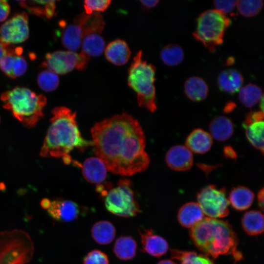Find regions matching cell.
I'll use <instances>...</instances> for the list:
<instances>
[{
    "label": "cell",
    "instance_id": "8",
    "mask_svg": "<svg viewBox=\"0 0 264 264\" xmlns=\"http://www.w3.org/2000/svg\"><path fill=\"white\" fill-rule=\"evenodd\" d=\"M197 199L203 212L209 218H224L229 214V202L224 187L219 189L215 185H207L199 191Z\"/></svg>",
    "mask_w": 264,
    "mask_h": 264
},
{
    "label": "cell",
    "instance_id": "44",
    "mask_svg": "<svg viewBox=\"0 0 264 264\" xmlns=\"http://www.w3.org/2000/svg\"><path fill=\"white\" fill-rule=\"evenodd\" d=\"M50 202V200L47 198H44L42 200L41 205L44 209H47L49 205Z\"/></svg>",
    "mask_w": 264,
    "mask_h": 264
},
{
    "label": "cell",
    "instance_id": "25",
    "mask_svg": "<svg viewBox=\"0 0 264 264\" xmlns=\"http://www.w3.org/2000/svg\"><path fill=\"white\" fill-rule=\"evenodd\" d=\"M101 34L93 32L86 35L82 40L80 53L89 59L100 55L105 49V40Z\"/></svg>",
    "mask_w": 264,
    "mask_h": 264
},
{
    "label": "cell",
    "instance_id": "29",
    "mask_svg": "<svg viewBox=\"0 0 264 264\" xmlns=\"http://www.w3.org/2000/svg\"><path fill=\"white\" fill-rule=\"evenodd\" d=\"M245 128L248 141L264 156V120L252 123Z\"/></svg>",
    "mask_w": 264,
    "mask_h": 264
},
{
    "label": "cell",
    "instance_id": "33",
    "mask_svg": "<svg viewBox=\"0 0 264 264\" xmlns=\"http://www.w3.org/2000/svg\"><path fill=\"white\" fill-rule=\"evenodd\" d=\"M37 80L39 87L45 92L55 90L59 84L58 75L48 69L44 70L39 73Z\"/></svg>",
    "mask_w": 264,
    "mask_h": 264
},
{
    "label": "cell",
    "instance_id": "20",
    "mask_svg": "<svg viewBox=\"0 0 264 264\" xmlns=\"http://www.w3.org/2000/svg\"><path fill=\"white\" fill-rule=\"evenodd\" d=\"M243 80V77L239 71L234 69H228L220 73L217 82L221 91L233 94L240 90Z\"/></svg>",
    "mask_w": 264,
    "mask_h": 264
},
{
    "label": "cell",
    "instance_id": "22",
    "mask_svg": "<svg viewBox=\"0 0 264 264\" xmlns=\"http://www.w3.org/2000/svg\"><path fill=\"white\" fill-rule=\"evenodd\" d=\"M212 138L224 141L229 139L234 132V125L231 120L224 116H218L212 120L209 125Z\"/></svg>",
    "mask_w": 264,
    "mask_h": 264
},
{
    "label": "cell",
    "instance_id": "10",
    "mask_svg": "<svg viewBox=\"0 0 264 264\" xmlns=\"http://www.w3.org/2000/svg\"><path fill=\"white\" fill-rule=\"evenodd\" d=\"M29 35L28 16L25 12L15 15L0 26V42L7 46L25 42Z\"/></svg>",
    "mask_w": 264,
    "mask_h": 264
},
{
    "label": "cell",
    "instance_id": "6",
    "mask_svg": "<svg viewBox=\"0 0 264 264\" xmlns=\"http://www.w3.org/2000/svg\"><path fill=\"white\" fill-rule=\"evenodd\" d=\"M231 24L225 14L217 9L201 13L197 19V27L193 36L210 52L222 44L225 32Z\"/></svg>",
    "mask_w": 264,
    "mask_h": 264
},
{
    "label": "cell",
    "instance_id": "26",
    "mask_svg": "<svg viewBox=\"0 0 264 264\" xmlns=\"http://www.w3.org/2000/svg\"><path fill=\"white\" fill-rule=\"evenodd\" d=\"M58 0H26L20 3V5L31 14L50 19L55 14L56 3Z\"/></svg>",
    "mask_w": 264,
    "mask_h": 264
},
{
    "label": "cell",
    "instance_id": "16",
    "mask_svg": "<svg viewBox=\"0 0 264 264\" xmlns=\"http://www.w3.org/2000/svg\"><path fill=\"white\" fill-rule=\"evenodd\" d=\"M82 174L86 180L91 183L100 184L107 177V167L104 162L97 156L88 158L80 166Z\"/></svg>",
    "mask_w": 264,
    "mask_h": 264
},
{
    "label": "cell",
    "instance_id": "38",
    "mask_svg": "<svg viewBox=\"0 0 264 264\" xmlns=\"http://www.w3.org/2000/svg\"><path fill=\"white\" fill-rule=\"evenodd\" d=\"M264 120V114L261 110L251 111L247 114L243 126L245 128L252 123Z\"/></svg>",
    "mask_w": 264,
    "mask_h": 264
},
{
    "label": "cell",
    "instance_id": "21",
    "mask_svg": "<svg viewBox=\"0 0 264 264\" xmlns=\"http://www.w3.org/2000/svg\"><path fill=\"white\" fill-rule=\"evenodd\" d=\"M254 198V193L249 188L243 186H238L231 190L228 199L235 209L243 211L251 206Z\"/></svg>",
    "mask_w": 264,
    "mask_h": 264
},
{
    "label": "cell",
    "instance_id": "28",
    "mask_svg": "<svg viewBox=\"0 0 264 264\" xmlns=\"http://www.w3.org/2000/svg\"><path fill=\"white\" fill-rule=\"evenodd\" d=\"M136 248V242L132 237L121 236L115 242L113 252L119 259L127 261L135 257Z\"/></svg>",
    "mask_w": 264,
    "mask_h": 264
},
{
    "label": "cell",
    "instance_id": "12",
    "mask_svg": "<svg viewBox=\"0 0 264 264\" xmlns=\"http://www.w3.org/2000/svg\"><path fill=\"white\" fill-rule=\"evenodd\" d=\"M46 210L54 220L66 222L76 220L81 213V209L76 203L66 199L50 200Z\"/></svg>",
    "mask_w": 264,
    "mask_h": 264
},
{
    "label": "cell",
    "instance_id": "18",
    "mask_svg": "<svg viewBox=\"0 0 264 264\" xmlns=\"http://www.w3.org/2000/svg\"><path fill=\"white\" fill-rule=\"evenodd\" d=\"M211 134L201 129L193 130L187 136L186 146L196 154H203L211 149L213 144Z\"/></svg>",
    "mask_w": 264,
    "mask_h": 264
},
{
    "label": "cell",
    "instance_id": "19",
    "mask_svg": "<svg viewBox=\"0 0 264 264\" xmlns=\"http://www.w3.org/2000/svg\"><path fill=\"white\" fill-rule=\"evenodd\" d=\"M204 214L198 203L189 202L179 209L177 219L182 226L191 228L204 218Z\"/></svg>",
    "mask_w": 264,
    "mask_h": 264
},
{
    "label": "cell",
    "instance_id": "31",
    "mask_svg": "<svg viewBox=\"0 0 264 264\" xmlns=\"http://www.w3.org/2000/svg\"><path fill=\"white\" fill-rule=\"evenodd\" d=\"M182 48L176 44H169L165 46L160 51V59L162 62L169 66L180 64L184 59Z\"/></svg>",
    "mask_w": 264,
    "mask_h": 264
},
{
    "label": "cell",
    "instance_id": "4",
    "mask_svg": "<svg viewBox=\"0 0 264 264\" xmlns=\"http://www.w3.org/2000/svg\"><path fill=\"white\" fill-rule=\"evenodd\" d=\"M0 99L3 108L10 110L15 118L28 128L35 126L43 117L47 102L44 95L23 87H16L3 92Z\"/></svg>",
    "mask_w": 264,
    "mask_h": 264
},
{
    "label": "cell",
    "instance_id": "17",
    "mask_svg": "<svg viewBox=\"0 0 264 264\" xmlns=\"http://www.w3.org/2000/svg\"><path fill=\"white\" fill-rule=\"evenodd\" d=\"M107 60L116 66H122L129 61L131 51L126 42L117 39L111 42L104 50Z\"/></svg>",
    "mask_w": 264,
    "mask_h": 264
},
{
    "label": "cell",
    "instance_id": "46",
    "mask_svg": "<svg viewBox=\"0 0 264 264\" xmlns=\"http://www.w3.org/2000/svg\"><path fill=\"white\" fill-rule=\"evenodd\" d=\"M260 108L261 110V111L263 112V113L264 114V94L263 95L261 100H260Z\"/></svg>",
    "mask_w": 264,
    "mask_h": 264
},
{
    "label": "cell",
    "instance_id": "1",
    "mask_svg": "<svg viewBox=\"0 0 264 264\" xmlns=\"http://www.w3.org/2000/svg\"><path fill=\"white\" fill-rule=\"evenodd\" d=\"M90 132L96 156L111 173L131 176L148 167L145 134L132 115L123 113L105 119L96 123Z\"/></svg>",
    "mask_w": 264,
    "mask_h": 264
},
{
    "label": "cell",
    "instance_id": "41",
    "mask_svg": "<svg viewBox=\"0 0 264 264\" xmlns=\"http://www.w3.org/2000/svg\"><path fill=\"white\" fill-rule=\"evenodd\" d=\"M257 199L259 207L264 212V186L258 192Z\"/></svg>",
    "mask_w": 264,
    "mask_h": 264
},
{
    "label": "cell",
    "instance_id": "9",
    "mask_svg": "<svg viewBox=\"0 0 264 264\" xmlns=\"http://www.w3.org/2000/svg\"><path fill=\"white\" fill-rule=\"evenodd\" d=\"M89 59L81 53L70 50H59L47 53L41 66L57 75H63L74 69L83 70L87 68Z\"/></svg>",
    "mask_w": 264,
    "mask_h": 264
},
{
    "label": "cell",
    "instance_id": "24",
    "mask_svg": "<svg viewBox=\"0 0 264 264\" xmlns=\"http://www.w3.org/2000/svg\"><path fill=\"white\" fill-rule=\"evenodd\" d=\"M184 92L191 101L199 102L207 96L209 88L205 81L198 76L189 77L184 85Z\"/></svg>",
    "mask_w": 264,
    "mask_h": 264
},
{
    "label": "cell",
    "instance_id": "43",
    "mask_svg": "<svg viewBox=\"0 0 264 264\" xmlns=\"http://www.w3.org/2000/svg\"><path fill=\"white\" fill-rule=\"evenodd\" d=\"M8 46L0 42V62L7 53Z\"/></svg>",
    "mask_w": 264,
    "mask_h": 264
},
{
    "label": "cell",
    "instance_id": "40",
    "mask_svg": "<svg viewBox=\"0 0 264 264\" xmlns=\"http://www.w3.org/2000/svg\"><path fill=\"white\" fill-rule=\"evenodd\" d=\"M223 153L226 157L228 158L235 159L237 157L236 152L233 148L230 146H226L224 147Z\"/></svg>",
    "mask_w": 264,
    "mask_h": 264
},
{
    "label": "cell",
    "instance_id": "11",
    "mask_svg": "<svg viewBox=\"0 0 264 264\" xmlns=\"http://www.w3.org/2000/svg\"><path fill=\"white\" fill-rule=\"evenodd\" d=\"M21 47H9L0 62V68L7 77L15 79L23 75L27 69V62L22 55Z\"/></svg>",
    "mask_w": 264,
    "mask_h": 264
},
{
    "label": "cell",
    "instance_id": "5",
    "mask_svg": "<svg viewBox=\"0 0 264 264\" xmlns=\"http://www.w3.org/2000/svg\"><path fill=\"white\" fill-rule=\"evenodd\" d=\"M155 72L154 66L143 60L141 50L134 56L128 70V84L136 93L138 105L152 112L157 109Z\"/></svg>",
    "mask_w": 264,
    "mask_h": 264
},
{
    "label": "cell",
    "instance_id": "23",
    "mask_svg": "<svg viewBox=\"0 0 264 264\" xmlns=\"http://www.w3.org/2000/svg\"><path fill=\"white\" fill-rule=\"evenodd\" d=\"M244 232L249 236H257L264 232V214L259 210L246 212L242 219Z\"/></svg>",
    "mask_w": 264,
    "mask_h": 264
},
{
    "label": "cell",
    "instance_id": "13",
    "mask_svg": "<svg viewBox=\"0 0 264 264\" xmlns=\"http://www.w3.org/2000/svg\"><path fill=\"white\" fill-rule=\"evenodd\" d=\"M165 161L171 169L183 172L190 170L192 167L193 156L191 151L186 146L176 145L167 151Z\"/></svg>",
    "mask_w": 264,
    "mask_h": 264
},
{
    "label": "cell",
    "instance_id": "39",
    "mask_svg": "<svg viewBox=\"0 0 264 264\" xmlns=\"http://www.w3.org/2000/svg\"><path fill=\"white\" fill-rule=\"evenodd\" d=\"M10 11V7L7 0H0V22L5 21Z\"/></svg>",
    "mask_w": 264,
    "mask_h": 264
},
{
    "label": "cell",
    "instance_id": "32",
    "mask_svg": "<svg viewBox=\"0 0 264 264\" xmlns=\"http://www.w3.org/2000/svg\"><path fill=\"white\" fill-rule=\"evenodd\" d=\"M240 101L247 108H251L261 100L263 96L261 88L256 85L249 84L240 89Z\"/></svg>",
    "mask_w": 264,
    "mask_h": 264
},
{
    "label": "cell",
    "instance_id": "15",
    "mask_svg": "<svg viewBox=\"0 0 264 264\" xmlns=\"http://www.w3.org/2000/svg\"><path fill=\"white\" fill-rule=\"evenodd\" d=\"M140 234L144 252L156 257H160L166 253L169 246L164 238L154 234L152 229L144 230Z\"/></svg>",
    "mask_w": 264,
    "mask_h": 264
},
{
    "label": "cell",
    "instance_id": "27",
    "mask_svg": "<svg viewBox=\"0 0 264 264\" xmlns=\"http://www.w3.org/2000/svg\"><path fill=\"white\" fill-rule=\"evenodd\" d=\"M94 240L100 244H108L113 240L115 229L113 224L107 220L96 222L91 230Z\"/></svg>",
    "mask_w": 264,
    "mask_h": 264
},
{
    "label": "cell",
    "instance_id": "3",
    "mask_svg": "<svg viewBox=\"0 0 264 264\" xmlns=\"http://www.w3.org/2000/svg\"><path fill=\"white\" fill-rule=\"evenodd\" d=\"M189 233L196 246L208 256L216 259L220 255H231L235 263L242 259L237 248V234L227 221L203 218L191 228Z\"/></svg>",
    "mask_w": 264,
    "mask_h": 264
},
{
    "label": "cell",
    "instance_id": "2",
    "mask_svg": "<svg viewBox=\"0 0 264 264\" xmlns=\"http://www.w3.org/2000/svg\"><path fill=\"white\" fill-rule=\"evenodd\" d=\"M50 125L44 140L40 154L44 157H63L64 162H71L69 153L74 149L82 150L92 146V140L84 139L76 120V112L64 106L51 110Z\"/></svg>",
    "mask_w": 264,
    "mask_h": 264
},
{
    "label": "cell",
    "instance_id": "37",
    "mask_svg": "<svg viewBox=\"0 0 264 264\" xmlns=\"http://www.w3.org/2000/svg\"><path fill=\"white\" fill-rule=\"evenodd\" d=\"M213 2L216 9L226 14L234 10L237 0H213Z\"/></svg>",
    "mask_w": 264,
    "mask_h": 264
},
{
    "label": "cell",
    "instance_id": "36",
    "mask_svg": "<svg viewBox=\"0 0 264 264\" xmlns=\"http://www.w3.org/2000/svg\"><path fill=\"white\" fill-rule=\"evenodd\" d=\"M84 264H109V259L106 254L95 249L88 252L84 259Z\"/></svg>",
    "mask_w": 264,
    "mask_h": 264
},
{
    "label": "cell",
    "instance_id": "42",
    "mask_svg": "<svg viewBox=\"0 0 264 264\" xmlns=\"http://www.w3.org/2000/svg\"><path fill=\"white\" fill-rule=\"evenodd\" d=\"M160 0H139L140 2L147 8H153L156 6Z\"/></svg>",
    "mask_w": 264,
    "mask_h": 264
},
{
    "label": "cell",
    "instance_id": "35",
    "mask_svg": "<svg viewBox=\"0 0 264 264\" xmlns=\"http://www.w3.org/2000/svg\"><path fill=\"white\" fill-rule=\"evenodd\" d=\"M111 0H84L85 13L91 14L105 11L110 6Z\"/></svg>",
    "mask_w": 264,
    "mask_h": 264
},
{
    "label": "cell",
    "instance_id": "30",
    "mask_svg": "<svg viewBox=\"0 0 264 264\" xmlns=\"http://www.w3.org/2000/svg\"><path fill=\"white\" fill-rule=\"evenodd\" d=\"M172 258L180 262V264H215L209 256L198 254L194 251L171 250Z\"/></svg>",
    "mask_w": 264,
    "mask_h": 264
},
{
    "label": "cell",
    "instance_id": "7",
    "mask_svg": "<svg viewBox=\"0 0 264 264\" xmlns=\"http://www.w3.org/2000/svg\"><path fill=\"white\" fill-rule=\"evenodd\" d=\"M105 205L110 213L124 218L134 217L141 212L131 183L127 179L119 180L116 187L110 189L105 196Z\"/></svg>",
    "mask_w": 264,
    "mask_h": 264
},
{
    "label": "cell",
    "instance_id": "45",
    "mask_svg": "<svg viewBox=\"0 0 264 264\" xmlns=\"http://www.w3.org/2000/svg\"><path fill=\"white\" fill-rule=\"evenodd\" d=\"M157 264H177L174 261L171 260H163L159 262Z\"/></svg>",
    "mask_w": 264,
    "mask_h": 264
},
{
    "label": "cell",
    "instance_id": "34",
    "mask_svg": "<svg viewBox=\"0 0 264 264\" xmlns=\"http://www.w3.org/2000/svg\"><path fill=\"white\" fill-rule=\"evenodd\" d=\"M236 5L241 15L247 17H252L261 10L263 0H237Z\"/></svg>",
    "mask_w": 264,
    "mask_h": 264
},
{
    "label": "cell",
    "instance_id": "47",
    "mask_svg": "<svg viewBox=\"0 0 264 264\" xmlns=\"http://www.w3.org/2000/svg\"><path fill=\"white\" fill-rule=\"evenodd\" d=\"M16 0L19 1L21 2L20 3H21V2H23L25 1L26 0Z\"/></svg>",
    "mask_w": 264,
    "mask_h": 264
},
{
    "label": "cell",
    "instance_id": "14",
    "mask_svg": "<svg viewBox=\"0 0 264 264\" xmlns=\"http://www.w3.org/2000/svg\"><path fill=\"white\" fill-rule=\"evenodd\" d=\"M83 38V28L77 16L72 23L64 27L61 42L68 50L76 52L81 46Z\"/></svg>",
    "mask_w": 264,
    "mask_h": 264
}]
</instances>
